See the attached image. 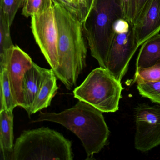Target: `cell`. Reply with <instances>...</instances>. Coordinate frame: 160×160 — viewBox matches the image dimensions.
I'll use <instances>...</instances> for the list:
<instances>
[{
	"label": "cell",
	"instance_id": "23",
	"mask_svg": "<svg viewBox=\"0 0 160 160\" xmlns=\"http://www.w3.org/2000/svg\"><path fill=\"white\" fill-rule=\"evenodd\" d=\"M130 0H124V8H125V13L127 18L128 10H129V4H130ZM128 19V18H127Z\"/></svg>",
	"mask_w": 160,
	"mask_h": 160
},
{
	"label": "cell",
	"instance_id": "8",
	"mask_svg": "<svg viewBox=\"0 0 160 160\" xmlns=\"http://www.w3.org/2000/svg\"><path fill=\"white\" fill-rule=\"evenodd\" d=\"M31 58L18 46L0 55V71L7 72L12 94L17 106H25L23 83L27 71L32 67Z\"/></svg>",
	"mask_w": 160,
	"mask_h": 160
},
{
	"label": "cell",
	"instance_id": "7",
	"mask_svg": "<svg viewBox=\"0 0 160 160\" xmlns=\"http://www.w3.org/2000/svg\"><path fill=\"white\" fill-rule=\"evenodd\" d=\"M136 149L146 152L160 145V105L140 104L135 111Z\"/></svg>",
	"mask_w": 160,
	"mask_h": 160
},
{
	"label": "cell",
	"instance_id": "4",
	"mask_svg": "<svg viewBox=\"0 0 160 160\" xmlns=\"http://www.w3.org/2000/svg\"><path fill=\"white\" fill-rule=\"evenodd\" d=\"M72 143L48 127L25 131L16 140L13 160H72Z\"/></svg>",
	"mask_w": 160,
	"mask_h": 160
},
{
	"label": "cell",
	"instance_id": "3",
	"mask_svg": "<svg viewBox=\"0 0 160 160\" xmlns=\"http://www.w3.org/2000/svg\"><path fill=\"white\" fill-rule=\"evenodd\" d=\"M121 19L128 20L124 0H94L82 22L91 54L102 68L106 69L109 49L115 34L114 26Z\"/></svg>",
	"mask_w": 160,
	"mask_h": 160
},
{
	"label": "cell",
	"instance_id": "12",
	"mask_svg": "<svg viewBox=\"0 0 160 160\" xmlns=\"http://www.w3.org/2000/svg\"><path fill=\"white\" fill-rule=\"evenodd\" d=\"M44 68H42L33 62L32 67L25 75L23 83L25 106L24 108L29 116L34 99L38 93L42 80Z\"/></svg>",
	"mask_w": 160,
	"mask_h": 160
},
{
	"label": "cell",
	"instance_id": "18",
	"mask_svg": "<svg viewBox=\"0 0 160 160\" xmlns=\"http://www.w3.org/2000/svg\"><path fill=\"white\" fill-rule=\"evenodd\" d=\"M24 0H0V12L3 14L12 26L18 10L23 7Z\"/></svg>",
	"mask_w": 160,
	"mask_h": 160
},
{
	"label": "cell",
	"instance_id": "15",
	"mask_svg": "<svg viewBox=\"0 0 160 160\" xmlns=\"http://www.w3.org/2000/svg\"><path fill=\"white\" fill-rule=\"evenodd\" d=\"M1 79V110L13 111L15 108L17 107L16 103L12 94V90L8 79L7 72L5 69L0 71Z\"/></svg>",
	"mask_w": 160,
	"mask_h": 160
},
{
	"label": "cell",
	"instance_id": "17",
	"mask_svg": "<svg viewBox=\"0 0 160 160\" xmlns=\"http://www.w3.org/2000/svg\"><path fill=\"white\" fill-rule=\"evenodd\" d=\"M11 27L3 14L0 12V55L14 46L11 37Z\"/></svg>",
	"mask_w": 160,
	"mask_h": 160
},
{
	"label": "cell",
	"instance_id": "6",
	"mask_svg": "<svg viewBox=\"0 0 160 160\" xmlns=\"http://www.w3.org/2000/svg\"><path fill=\"white\" fill-rule=\"evenodd\" d=\"M32 32L47 61L55 72L58 66V29L53 2L42 12L31 17Z\"/></svg>",
	"mask_w": 160,
	"mask_h": 160
},
{
	"label": "cell",
	"instance_id": "20",
	"mask_svg": "<svg viewBox=\"0 0 160 160\" xmlns=\"http://www.w3.org/2000/svg\"><path fill=\"white\" fill-rule=\"evenodd\" d=\"M138 81H160V61L152 67L136 72L133 83Z\"/></svg>",
	"mask_w": 160,
	"mask_h": 160
},
{
	"label": "cell",
	"instance_id": "16",
	"mask_svg": "<svg viewBox=\"0 0 160 160\" xmlns=\"http://www.w3.org/2000/svg\"><path fill=\"white\" fill-rule=\"evenodd\" d=\"M137 88L142 97L160 105V81H138Z\"/></svg>",
	"mask_w": 160,
	"mask_h": 160
},
{
	"label": "cell",
	"instance_id": "11",
	"mask_svg": "<svg viewBox=\"0 0 160 160\" xmlns=\"http://www.w3.org/2000/svg\"><path fill=\"white\" fill-rule=\"evenodd\" d=\"M57 79L52 69H45L41 87L31 109V115L50 105L51 101L57 94L58 89Z\"/></svg>",
	"mask_w": 160,
	"mask_h": 160
},
{
	"label": "cell",
	"instance_id": "22",
	"mask_svg": "<svg viewBox=\"0 0 160 160\" xmlns=\"http://www.w3.org/2000/svg\"><path fill=\"white\" fill-rule=\"evenodd\" d=\"M75 1L80 4V6L83 9V11H84L86 17H87V15L88 13V8H87L86 0H75Z\"/></svg>",
	"mask_w": 160,
	"mask_h": 160
},
{
	"label": "cell",
	"instance_id": "9",
	"mask_svg": "<svg viewBox=\"0 0 160 160\" xmlns=\"http://www.w3.org/2000/svg\"><path fill=\"white\" fill-rule=\"evenodd\" d=\"M139 47L132 24L127 30L116 32L109 49L106 69L121 82L130 61Z\"/></svg>",
	"mask_w": 160,
	"mask_h": 160
},
{
	"label": "cell",
	"instance_id": "14",
	"mask_svg": "<svg viewBox=\"0 0 160 160\" xmlns=\"http://www.w3.org/2000/svg\"><path fill=\"white\" fill-rule=\"evenodd\" d=\"M13 111L3 109L0 112V145L3 154L13 150Z\"/></svg>",
	"mask_w": 160,
	"mask_h": 160
},
{
	"label": "cell",
	"instance_id": "21",
	"mask_svg": "<svg viewBox=\"0 0 160 160\" xmlns=\"http://www.w3.org/2000/svg\"><path fill=\"white\" fill-rule=\"evenodd\" d=\"M66 9L75 16L77 17L82 22L85 20L86 16L80 4L75 0H58Z\"/></svg>",
	"mask_w": 160,
	"mask_h": 160
},
{
	"label": "cell",
	"instance_id": "10",
	"mask_svg": "<svg viewBox=\"0 0 160 160\" xmlns=\"http://www.w3.org/2000/svg\"><path fill=\"white\" fill-rule=\"evenodd\" d=\"M138 43L140 46L160 31V0H149L133 25Z\"/></svg>",
	"mask_w": 160,
	"mask_h": 160
},
{
	"label": "cell",
	"instance_id": "2",
	"mask_svg": "<svg viewBox=\"0 0 160 160\" xmlns=\"http://www.w3.org/2000/svg\"><path fill=\"white\" fill-rule=\"evenodd\" d=\"M42 121L59 123L74 133L83 144L87 159L100 152L108 140L109 131L102 112L82 101L60 113L40 112L32 122Z\"/></svg>",
	"mask_w": 160,
	"mask_h": 160
},
{
	"label": "cell",
	"instance_id": "13",
	"mask_svg": "<svg viewBox=\"0 0 160 160\" xmlns=\"http://www.w3.org/2000/svg\"><path fill=\"white\" fill-rule=\"evenodd\" d=\"M160 61V34H155L143 43L136 63V72L152 67Z\"/></svg>",
	"mask_w": 160,
	"mask_h": 160
},
{
	"label": "cell",
	"instance_id": "5",
	"mask_svg": "<svg viewBox=\"0 0 160 160\" xmlns=\"http://www.w3.org/2000/svg\"><path fill=\"white\" fill-rule=\"evenodd\" d=\"M123 89L121 82L100 67L92 70L73 92L75 98L102 113H114L119 109Z\"/></svg>",
	"mask_w": 160,
	"mask_h": 160
},
{
	"label": "cell",
	"instance_id": "24",
	"mask_svg": "<svg viewBox=\"0 0 160 160\" xmlns=\"http://www.w3.org/2000/svg\"><path fill=\"white\" fill-rule=\"evenodd\" d=\"M93 1L94 0H86V3H87V8H88V11H89L92 6V3H93Z\"/></svg>",
	"mask_w": 160,
	"mask_h": 160
},
{
	"label": "cell",
	"instance_id": "19",
	"mask_svg": "<svg viewBox=\"0 0 160 160\" xmlns=\"http://www.w3.org/2000/svg\"><path fill=\"white\" fill-rule=\"evenodd\" d=\"M53 0H24L22 14L28 18L45 10Z\"/></svg>",
	"mask_w": 160,
	"mask_h": 160
},
{
	"label": "cell",
	"instance_id": "1",
	"mask_svg": "<svg viewBox=\"0 0 160 160\" xmlns=\"http://www.w3.org/2000/svg\"><path fill=\"white\" fill-rule=\"evenodd\" d=\"M58 29V66L54 72L68 90L75 87L86 66L87 49L82 21L53 0Z\"/></svg>",
	"mask_w": 160,
	"mask_h": 160
}]
</instances>
